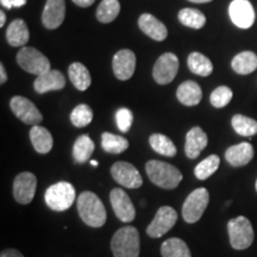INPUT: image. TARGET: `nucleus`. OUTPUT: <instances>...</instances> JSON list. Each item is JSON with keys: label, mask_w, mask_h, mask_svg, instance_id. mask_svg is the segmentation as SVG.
Instances as JSON below:
<instances>
[{"label": "nucleus", "mask_w": 257, "mask_h": 257, "mask_svg": "<svg viewBox=\"0 0 257 257\" xmlns=\"http://www.w3.org/2000/svg\"><path fill=\"white\" fill-rule=\"evenodd\" d=\"M231 124L233 130L240 136L251 137L257 134V121L243 114H234Z\"/></svg>", "instance_id": "473e14b6"}, {"label": "nucleus", "mask_w": 257, "mask_h": 257, "mask_svg": "<svg viewBox=\"0 0 257 257\" xmlns=\"http://www.w3.org/2000/svg\"><path fill=\"white\" fill-rule=\"evenodd\" d=\"M30 38L29 28L23 19H15L6 30V40L11 47H24Z\"/></svg>", "instance_id": "412c9836"}, {"label": "nucleus", "mask_w": 257, "mask_h": 257, "mask_svg": "<svg viewBox=\"0 0 257 257\" xmlns=\"http://www.w3.org/2000/svg\"><path fill=\"white\" fill-rule=\"evenodd\" d=\"M66 86V78L60 70L50 69L49 72L38 75L34 82L35 91L40 94L50 92L60 91Z\"/></svg>", "instance_id": "f3484780"}, {"label": "nucleus", "mask_w": 257, "mask_h": 257, "mask_svg": "<svg viewBox=\"0 0 257 257\" xmlns=\"http://www.w3.org/2000/svg\"><path fill=\"white\" fill-rule=\"evenodd\" d=\"M68 75L70 81H72L73 85L75 86V88L79 89V91H86L91 86V74H89L88 69L82 63L74 62L70 64L68 69Z\"/></svg>", "instance_id": "b1692460"}, {"label": "nucleus", "mask_w": 257, "mask_h": 257, "mask_svg": "<svg viewBox=\"0 0 257 257\" xmlns=\"http://www.w3.org/2000/svg\"><path fill=\"white\" fill-rule=\"evenodd\" d=\"M162 257H192L191 250L184 240L173 237L163 242L161 246Z\"/></svg>", "instance_id": "a878e982"}, {"label": "nucleus", "mask_w": 257, "mask_h": 257, "mask_svg": "<svg viewBox=\"0 0 257 257\" xmlns=\"http://www.w3.org/2000/svg\"><path fill=\"white\" fill-rule=\"evenodd\" d=\"M101 147L106 153L121 154L128 148V141L118 135L104 133L101 136Z\"/></svg>", "instance_id": "2f4dec72"}, {"label": "nucleus", "mask_w": 257, "mask_h": 257, "mask_svg": "<svg viewBox=\"0 0 257 257\" xmlns=\"http://www.w3.org/2000/svg\"><path fill=\"white\" fill-rule=\"evenodd\" d=\"M120 12V4L118 0H102L96 9V19L100 23L107 24L113 22Z\"/></svg>", "instance_id": "c756f323"}, {"label": "nucleus", "mask_w": 257, "mask_h": 257, "mask_svg": "<svg viewBox=\"0 0 257 257\" xmlns=\"http://www.w3.org/2000/svg\"><path fill=\"white\" fill-rule=\"evenodd\" d=\"M17 62L25 72L37 76L50 70V61L48 57L31 47H23L18 51Z\"/></svg>", "instance_id": "423d86ee"}, {"label": "nucleus", "mask_w": 257, "mask_h": 257, "mask_svg": "<svg viewBox=\"0 0 257 257\" xmlns=\"http://www.w3.org/2000/svg\"><path fill=\"white\" fill-rule=\"evenodd\" d=\"M0 257H24V256L23 253L19 252L18 250L16 249H5L2 251Z\"/></svg>", "instance_id": "58836bf2"}, {"label": "nucleus", "mask_w": 257, "mask_h": 257, "mask_svg": "<svg viewBox=\"0 0 257 257\" xmlns=\"http://www.w3.org/2000/svg\"><path fill=\"white\" fill-rule=\"evenodd\" d=\"M91 165H92L93 167H98V161H95V160H91Z\"/></svg>", "instance_id": "c03bdc74"}, {"label": "nucleus", "mask_w": 257, "mask_h": 257, "mask_svg": "<svg viewBox=\"0 0 257 257\" xmlns=\"http://www.w3.org/2000/svg\"><path fill=\"white\" fill-rule=\"evenodd\" d=\"M78 212L83 223L91 227H101L106 223V210L98 195L93 192H83L78 199Z\"/></svg>", "instance_id": "f257e3e1"}, {"label": "nucleus", "mask_w": 257, "mask_h": 257, "mask_svg": "<svg viewBox=\"0 0 257 257\" xmlns=\"http://www.w3.org/2000/svg\"><path fill=\"white\" fill-rule=\"evenodd\" d=\"M179 72V59L175 54L166 53L157 59L153 69L154 80L159 85H168Z\"/></svg>", "instance_id": "9d476101"}, {"label": "nucleus", "mask_w": 257, "mask_h": 257, "mask_svg": "<svg viewBox=\"0 0 257 257\" xmlns=\"http://www.w3.org/2000/svg\"><path fill=\"white\" fill-rule=\"evenodd\" d=\"M232 23L239 29H249L255 23V11L249 0H233L229 6Z\"/></svg>", "instance_id": "4468645a"}, {"label": "nucleus", "mask_w": 257, "mask_h": 257, "mask_svg": "<svg viewBox=\"0 0 257 257\" xmlns=\"http://www.w3.org/2000/svg\"><path fill=\"white\" fill-rule=\"evenodd\" d=\"M112 69L115 78L125 81L133 78L136 69V55L133 50L123 49L115 53L112 60Z\"/></svg>", "instance_id": "2eb2a0df"}, {"label": "nucleus", "mask_w": 257, "mask_h": 257, "mask_svg": "<svg viewBox=\"0 0 257 257\" xmlns=\"http://www.w3.org/2000/svg\"><path fill=\"white\" fill-rule=\"evenodd\" d=\"M255 187H256V192H257V180H256V185H255Z\"/></svg>", "instance_id": "a18cd8bd"}, {"label": "nucleus", "mask_w": 257, "mask_h": 257, "mask_svg": "<svg viewBox=\"0 0 257 257\" xmlns=\"http://www.w3.org/2000/svg\"><path fill=\"white\" fill-rule=\"evenodd\" d=\"M66 17L64 0H47L42 14V23L49 30H55L63 23Z\"/></svg>", "instance_id": "dca6fc26"}, {"label": "nucleus", "mask_w": 257, "mask_h": 257, "mask_svg": "<svg viewBox=\"0 0 257 257\" xmlns=\"http://www.w3.org/2000/svg\"><path fill=\"white\" fill-rule=\"evenodd\" d=\"M178 17L179 21L181 22L185 27L192 29H201L205 24H206V17H205V15L197 9L186 8L180 10Z\"/></svg>", "instance_id": "7c9ffc66"}, {"label": "nucleus", "mask_w": 257, "mask_h": 257, "mask_svg": "<svg viewBox=\"0 0 257 257\" xmlns=\"http://www.w3.org/2000/svg\"><path fill=\"white\" fill-rule=\"evenodd\" d=\"M93 120V111L88 105L80 104L70 113V121L74 126L85 127Z\"/></svg>", "instance_id": "f704fd0d"}, {"label": "nucleus", "mask_w": 257, "mask_h": 257, "mask_svg": "<svg viewBox=\"0 0 257 257\" xmlns=\"http://www.w3.org/2000/svg\"><path fill=\"white\" fill-rule=\"evenodd\" d=\"M232 69L240 75H248L257 69V55L252 51H243L233 57Z\"/></svg>", "instance_id": "393cba45"}, {"label": "nucleus", "mask_w": 257, "mask_h": 257, "mask_svg": "<svg viewBox=\"0 0 257 257\" xmlns=\"http://www.w3.org/2000/svg\"><path fill=\"white\" fill-rule=\"evenodd\" d=\"M110 201L114 214L123 223H131L136 217V210L128 198V195L121 188H113L110 193Z\"/></svg>", "instance_id": "ddd939ff"}, {"label": "nucleus", "mask_w": 257, "mask_h": 257, "mask_svg": "<svg viewBox=\"0 0 257 257\" xmlns=\"http://www.w3.org/2000/svg\"><path fill=\"white\" fill-rule=\"evenodd\" d=\"M187 63L189 70L199 76H208L213 72V64L211 60L200 53L189 54Z\"/></svg>", "instance_id": "cd10ccee"}, {"label": "nucleus", "mask_w": 257, "mask_h": 257, "mask_svg": "<svg viewBox=\"0 0 257 257\" xmlns=\"http://www.w3.org/2000/svg\"><path fill=\"white\" fill-rule=\"evenodd\" d=\"M191 3H197V4H205V3H210L212 0H189Z\"/></svg>", "instance_id": "37998d69"}, {"label": "nucleus", "mask_w": 257, "mask_h": 257, "mask_svg": "<svg viewBox=\"0 0 257 257\" xmlns=\"http://www.w3.org/2000/svg\"><path fill=\"white\" fill-rule=\"evenodd\" d=\"M138 27L147 36L157 42L165 41L168 36L166 25L150 14H143L138 18Z\"/></svg>", "instance_id": "6ab92c4d"}, {"label": "nucleus", "mask_w": 257, "mask_h": 257, "mask_svg": "<svg viewBox=\"0 0 257 257\" xmlns=\"http://www.w3.org/2000/svg\"><path fill=\"white\" fill-rule=\"evenodd\" d=\"M115 121H117V126L121 133H127L134 123L133 112L126 107L119 108L117 113H115Z\"/></svg>", "instance_id": "e433bc0d"}, {"label": "nucleus", "mask_w": 257, "mask_h": 257, "mask_svg": "<svg viewBox=\"0 0 257 257\" xmlns=\"http://www.w3.org/2000/svg\"><path fill=\"white\" fill-rule=\"evenodd\" d=\"M111 250L114 257L140 256V233L136 227H120L112 237Z\"/></svg>", "instance_id": "7ed1b4c3"}, {"label": "nucleus", "mask_w": 257, "mask_h": 257, "mask_svg": "<svg viewBox=\"0 0 257 257\" xmlns=\"http://www.w3.org/2000/svg\"><path fill=\"white\" fill-rule=\"evenodd\" d=\"M75 188L72 184L60 181L47 189L44 200L50 210L63 212L72 207L73 202L75 201Z\"/></svg>", "instance_id": "20e7f679"}, {"label": "nucleus", "mask_w": 257, "mask_h": 257, "mask_svg": "<svg viewBox=\"0 0 257 257\" xmlns=\"http://www.w3.org/2000/svg\"><path fill=\"white\" fill-rule=\"evenodd\" d=\"M95 0H73L75 5L80 6V8H89V6L94 4Z\"/></svg>", "instance_id": "ea45409f"}, {"label": "nucleus", "mask_w": 257, "mask_h": 257, "mask_svg": "<svg viewBox=\"0 0 257 257\" xmlns=\"http://www.w3.org/2000/svg\"><path fill=\"white\" fill-rule=\"evenodd\" d=\"M5 22H6V15L4 11L0 12V28H3L5 25Z\"/></svg>", "instance_id": "79ce46f5"}, {"label": "nucleus", "mask_w": 257, "mask_h": 257, "mask_svg": "<svg viewBox=\"0 0 257 257\" xmlns=\"http://www.w3.org/2000/svg\"><path fill=\"white\" fill-rule=\"evenodd\" d=\"M146 172L150 181L163 189H174L182 181V173L176 167L163 161H148Z\"/></svg>", "instance_id": "f03ea898"}, {"label": "nucleus", "mask_w": 257, "mask_h": 257, "mask_svg": "<svg viewBox=\"0 0 257 257\" xmlns=\"http://www.w3.org/2000/svg\"><path fill=\"white\" fill-rule=\"evenodd\" d=\"M208 138L201 127L194 126L188 131L186 136L185 153L188 159L194 160L200 155V153L207 147Z\"/></svg>", "instance_id": "a211bd4d"}, {"label": "nucleus", "mask_w": 257, "mask_h": 257, "mask_svg": "<svg viewBox=\"0 0 257 257\" xmlns=\"http://www.w3.org/2000/svg\"><path fill=\"white\" fill-rule=\"evenodd\" d=\"M10 107H11L16 117L23 121L24 124L34 126V125H38L43 120V115L36 107V105L24 96H14L10 101Z\"/></svg>", "instance_id": "1a4fd4ad"}, {"label": "nucleus", "mask_w": 257, "mask_h": 257, "mask_svg": "<svg viewBox=\"0 0 257 257\" xmlns=\"http://www.w3.org/2000/svg\"><path fill=\"white\" fill-rule=\"evenodd\" d=\"M232 95L233 93L231 91V88L226 87V86H219V87H217L213 92H212L210 98L211 104L217 108L225 107V106L231 101Z\"/></svg>", "instance_id": "c9c22d12"}, {"label": "nucleus", "mask_w": 257, "mask_h": 257, "mask_svg": "<svg viewBox=\"0 0 257 257\" xmlns=\"http://www.w3.org/2000/svg\"><path fill=\"white\" fill-rule=\"evenodd\" d=\"M6 81H8V74H6L5 66L3 63H0V83L4 85Z\"/></svg>", "instance_id": "a19ab883"}, {"label": "nucleus", "mask_w": 257, "mask_h": 257, "mask_svg": "<svg viewBox=\"0 0 257 257\" xmlns=\"http://www.w3.org/2000/svg\"><path fill=\"white\" fill-rule=\"evenodd\" d=\"M253 148L250 143L243 142L230 147L225 152V159L232 167L246 166L253 159Z\"/></svg>", "instance_id": "aec40b11"}, {"label": "nucleus", "mask_w": 257, "mask_h": 257, "mask_svg": "<svg viewBox=\"0 0 257 257\" xmlns=\"http://www.w3.org/2000/svg\"><path fill=\"white\" fill-rule=\"evenodd\" d=\"M227 232L230 237V244L236 250H245L253 242V229L250 220L246 217L239 216L231 219L227 223Z\"/></svg>", "instance_id": "39448f33"}, {"label": "nucleus", "mask_w": 257, "mask_h": 257, "mask_svg": "<svg viewBox=\"0 0 257 257\" xmlns=\"http://www.w3.org/2000/svg\"><path fill=\"white\" fill-rule=\"evenodd\" d=\"M30 140L32 147L38 154H48L53 149V136L46 127L40 125H34L30 130Z\"/></svg>", "instance_id": "5701e85b"}, {"label": "nucleus", "mask_w": 257, "mask_h": 257, "mask_svg": "<svg viewBox=\"0 0 257 257\" xmlns=\"http://www.w3.org/2000/svg\"><path fill=\"white\" fill-rule=\"evenodd\" d=\"M220 159L217 155H210L205 160H202L194 168V174L198 180H206L213 175L219 168Z\"/></svg>", "instance_id": "72a5a7b5"}, {"label": "nucleus", "mask_w": 257, "mask_h": 257, "mask_svg": "<svg viewBox=\"0 0 257 257\" xmlns=\"http://www.w3.org/2000/svg\"><path fill=\"white\" fill-rule=\"evenodd\" d=\"M37 188V178L32 173L23 172L14 181V198L18 204L28 205L34 200Z\"/></svg>", "instance_id": "f8f14e48"}, {"label": "nucleus", "mask_w": 257, "mask_h": 257, "mask_svg": "<svg viewBox=\"0 0 257 257\" xmlns=\"http://www.w3.org/2000/svg\"><path fill=\"white\" fill-rule=\"evenodd\" d=\"M94 142L87 135H81L75 141L73 147V157L76 163H85L91 159L93 152H94Z\"/></svg>", "instance_id": "bb28decb"}, {"label": "nucleus", "mask_w": 257, "mask_h": 257, "mask_svg": "<svg viewBox=\"0 0 257 257\" xmlns=\"http://www.w3.org/2000/svg\"><path fill=\"white\" fill-rule=\"evenodd\" d=\"M111 175L123 187L136 189L143 185L142 176L135 166L124 161L115 162L111 168Z\"/></svg>", "instance_id": "9b49d317"}, {"label": "nucleus", "mask_w": 257, "mask_h": 257, "mask_svg": "<svg viewBox=\"0 0 257 257\" xmlns=\"http://www.w3.org/2000/svg\"><path fill=\"white\" fill-rule=\"evenodd\" d=\"M176 221H178V213L174 208L170 206L160 207L152 223L148 225V236L152 238H160L173 229Z\"/></svg>", "instance_id": "6e6552de"}, {"label": "nucleus", "mask_w": 257, "mask_h": 257, "mask_svg": "<svg viewBox=\"0 0 257 257\" xmlns=\"http://www.w3.org/2000/svg\"><path fill=\"white\" fill-rule=\"evenodd\" d=\"M176 96L182 105L195 106L201 101L202 91L197 82L188 80L179 86Z\"/></svg>", "instance_id": "4be33fe9"}, {"label": "nucleus", "mask_w": 257, "mask_h": 257, "mask_svg": "<svg viewBox=\"0 0 257 257\" xmlns=\"http://www.w3.org/2000/svg\"><path fill=\"white\" fill-rule=\"evenodd\" d=\"M149 143L154 152L160 154V155L167 157H174L176 155V153H178L173 141L162 134H153L152 136L149 137Z\"/></svg>", "instance_id": "c85d7f7f"}, {"label": "nucleus", "mask_w": 257, "mask_h": 257, "mask_svg": "<svg viewBox=\"0 0 257 257\" xmlns=\"http://www.w3.org/2000/svg\"><path fill=\"white\" fill-rule=\"evenodd\" d=\"M3 6H5L6 9H12V8H21L27 4V0H0Z\"/></svg>", "instance_id": "4c0bfd02"}, {"label": "nucleus", "mask_w": 257, "mask_h": 257, "mask_svg": "<svg viewBox=\"0 0 257 257\" xmlns=\"http://www.w3.org/2000/svg\"><path fill=\"white\" fill-rule=\"evenodd\" d=\"M208 201H210V194L206 188L201 187L193 191L186 198L182 206V217L186 223H197L206 210Z\"/></svg>", "instance_id": "0eeeda50"}]
</instances>
